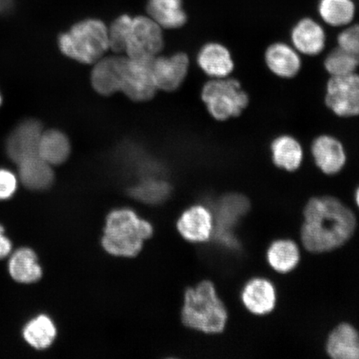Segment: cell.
Here are the masks:
<instances>
[{"label":"cell","instance_id":"cell-1","mask_svg":"<svg viewBox=\"0 0 359 359\" xmlns=\"http://www.w3.org/2000/svg\"><path fill=\"white\" fill-rule=\"evenodd\" d=\"M300 239L312 253L339 248L352 237L357 226L355 215L333 196L313 197L304 210Z\"/></svg>","mask_w":359,"mask_h":359},{"label":"cell","instance_id":"cell-2","mask_svg":"<svg viewBox=\"0 0 359 359\" xmlns=\"http://www.w3.org/2000/svg\"><path fill=\"white\" fill-rule=\"evenodd\" d=\"M152 234L151 224L133 210H115L107 215L102 245L115 257H134L140 253L143 242Z\"/></svg>","mask_w":359,"mask_h":359},{"label":"cell","instance_id":"cell-3","mask_svg":"<svg viewBox=\"0 0 359 359\" xmlns=\"http://www.w3.org/2000/svg\"><path fill=\"white\" fill-rule=\"evenodd\" d=\"M184 325L205 334H219L226 327L228 313L212 282L202 281L188 290L182 313Z\"/></svg>","mask_w":359,"mask_h":359},{"label":"cell","instance_id":"cell-4","mask_svg":"<svg viewBox=\"0 0 359 359\" xmlns=\"http://www.w3.org/2000/svg\"><path fill=\"white\" fill-rule=\"evenodd\" d=\"M64 55L83 64H95L109 48V28L100 20L88 19L75 24L58 39Z\"/></svg>","mask_w":359,"mask_h":359},{"label":"cell","instance_id":"cell-5","mask_svg":"<svg viewBox=\"0 0 359 359\" xmlns=\"http://www.w3.org/2000/svg\"><path fill=\"white\" fill-rule=\"evenodd\" d=\"M209 114L218 121L239 116L248 107L249 94L236 79H212L205 84L201 93Z\"/></svg>","mask_w":359,"mask_h":359},{"label":"cell","instance_id":"cell-6","mask_svg":"<svg viewBox=\"0 0 359 359\" xmlns=\"http://www.w3.org/2000/svg\"><path fill=\"white\" fill-rule=\"evenodd\" d=\"M163 28L148 16L130 17L125 53L137 60H152L163 49Z\"/></svg>","mask_w":359,"mask_h":359},{"label":"cell","instance_id":"cell-7","mask_svg":"<svg viewBox=\"0 0 359 359\" xmlns=\"http://www.w3.org/2000/svg\"><path fill=\"white\" fill-rule=\"evenodd\" d=\"M325 104L339 118L359 116V74L330 77L325 91Z\"/></svg>","mask_w":359,"mask_h":359},{"label":"cell","instance_id":"cell-8","mask_svg":"<svg viewBox=\"0 0 359 359\" xmlns=\"http://www.w3.org/2000/svg\"><path fill=\"white\" fill-rule=\"evenodd\" d=\"M152 60L124 57L121 91L130 100L144 102L155 95L157 88L152 74Z\"/></svg>","mask_w":359,"mask_h":359},{"label":"cell","instance_id":"cell-9","mask_svg":"<svg viewBox=\"0 0 359 359\" xmlns=\"http://www.w3.org/2000/svg\"><path fill=\"white\" fill-rule=\"evenodd\" d=\"M291 45L300 55L317 56L325 50L327 33L321 22L312 16L299 18L290 31Z\"/></svg>","mask_w":359,"mask_h":359},{"label":"cell","instance_id":"cell-10","mask_svg":"<svg viewBox=\"0 0 359 359\" xmlns=\"http://www.w3.org/2000/svg\"><path fill=\"white\" fill-rule=\"evenodd\" d=\"M311 149L316 167L329 176L339 173L346 165V149L342 142L332 135L322 134L314 138Z\"/></svg>","mask_w":359,"mask_h":359},{"label":"cell","instance_id":"cell-11","mask_svg":"<svg viewBox=\"0 0 359 359\" xmlns=\"http://www.w3.org/2000/svg\"><path fill=\"white\" fill-rule=\"evenodd\" d=\"M43 133L38 121L27 120L13 130L7 140L8 157L17 165L31 156L39 155V145Z\"/></svg>","mask_w":359,"mask_h":359},{"label":"cell","instance_id":"cell-12","mask_svg":"<svg viewBox=\"0 0 359 359\" xmlns=\"http://www.w3.org/2000/svg\"><path fill=\"white\" fill-rule=\"evenodd\" d=\"M188 67L189 60L185 53L154 57L151 62V69L156 88L167 92L175 91L185 80Z\"/></svg>","mask_w":359,"mask_h":359},{"label":"cell","instance_id":"cell-13","mask_svg":"<svg viewBox=\"0 0 359 359\" xmlns=\"http://www.w3.org/2000/svg\"><path fill=\"white\" fill-rule=\"evenodd\" d=\"M264 58L268 69L278 78L291 79L302 70L300 53L291 44L285 42L269 44Z\"/></svg>","mask_w":359,"mask_h":359},{"label":"cell","instance_id":"cell-14","mask_svg":"<svg viewBox=\"0 0 359 359\" xmlns=\"http://www.w3.org/2000/svg\"><path fill=\"white\" fill-rule=\"evenodd\" d=\"M214 217L208 208L194 205L178 219L177 229L184 239L193 243L208 241L214 233Z\"/></svg>","mask_w":359,"mask_h":359},{"label":"cell","instance_id":"cell-15","mask_svg":"<svg viewBox=\"0 0 359 359\" xmlns=\"http://www.w3.org/2000/svg\"><path fill=\"white\" fill-rule=\"evenodd\" d=\"M276 290L271 281L257 277L246 283L241 291V302L255 316H266L276 307Z\"/></svg>","mask_w":359,"mask_h":359},{"label":"cell","instance_id":"cell-16","mask_svg":"<svg viewBox=\"0 0 359 359\" xmlns=\"http://www.w3.org/2000/svg\"><path fill=\"white\" fill-rule=\"evenodd\" d=\"M124 57L101 58L95 62L92 72V84L95 91L110 96L121 91Z\"/></svg>","mask_w":359,"mask_h":359},{"label":"cell","instance_id":"cell-17","mask_svg":"<svg viewBox=\"0 0 359 359\" xmlns=\"http://www.w3.org/2000/svg\"><path fill=\"white\" fill-rule=\"evenodd\" d=\"M201 69L212 79L227 78L235 69L230 50L218 43L205 44L197 57Z\"/></svg>","mask_w":359,"mask_h":359},{"label":"cell","instance_id":"cell-18","mask_svg":"<svg viewBox=\"0 0 359 359\" xmlns=\"http://www.w3.org/2000/svg\"><path fill=\"white\" fill-rule=\"evenodd\" d=\"M326 352L334 359H359V332L355 327L342 323L327 336Z\"/></svg>","mask_w":359,"mask_h":359},{"label":"cell","instance_id":"cell-19","mask_svg":"<svg viewBox=\"0 0 359 359\" xmlns=\"http://www.w3.org/2000/svg\"><path fill=\"white\" fill-rule=\"evenodd\" d=\"M271 159L276 168L294 172L303 163L304 149L297 138L283 134L273 139L269 146Z\"/></svg>","mask_w":359,"mask_h":359},{"label":"cell","instance_id":"cell-20","mask_svg":"<svg viewBox=\"0 0 359 359\" xmlns=\"http://www.w3.org/2000/svg\"><path fill=\"white\" fill-rule=\"evenodd\" d=\"M316 11L325 25L342 29L355 20L358 4L356 0H318Z\"/></svg>","mask_w":359,"mask_h":359},{"label":"cell","instance_id":"cell-21","mask_svg":"<svg viewBox=\"0 0 359 359\" xmlns=\"http://www.w3.org/2000/svg\"><path fill=\"white\" fill-rule=\"evenodd\" d=\"M18 167L22 185L29 190H46L52 186L55 180L52 165L39 155L21 161Z\"/></svg>","mask_w":359,"mask_h":359},{"label":"cell","instance_id":"cell-22","mask_svg":"<svg viewBox=\"0 0 359 359\" xmlns=\"http://www.w3.org/2000/svg\"><path fill=\"white\" fill-rule=\"evenodd\" d=\"M248 206V201L239 194L227 195L219 201L217 208V236L223 243H232L229 230L246 212Z\"/></svg>","mask_w":359,"mask_h":359},{"label":"cell","instance_id":"cell-23","mask_svg":"<svg viewBox=\"0 0 359 359\" xmlns=\"http://www.w3.org/2000/svg\"><path fill=\"white\" fill-rule=\"evenodd\" d=\"M147 12L163 29L181 28L187 20L182 0H148Z\"/></svg>","mask_w":359,"mask_h":359},{"label":"cell","instance_id":"cell-24","mask_svg":"<svg viewBox=\"0 0 359 359\" xmlns=\"http://www.w3.org/2000/svg\"><path fill=\"white\" fill-rule=\"evenodd\" d=\"M8 271L13 280L21 284H33L41 279L43 273L37 255L29 248H21L12 255Z\"/></svg>","mask_w":359,"mask_h":359},{"label":"cell","instance_id":"cell-25","mask_svg":"<svg viewBox=\"0 0 359 359\" xmlns=\"http://www.w3.org/2000/svg\"><path fill=\"white\" fill-rule=\"evenodd\" d=\"M266 259L269 266L279 273H289L297 267L300 260L299 246L294 241L280 239L269 246Z\"/></svg>","mask_w":359,"mask_h":359},{"label":"cell","instance_id":"cell-26","mask_svg":"<svg viewBox=\"0 0 359 359\" xmlns=\"http://www.w3.org/2000/svg\"><path fill=\"white\" fill-rule=\"evenodd\" d=\"M70 143L65 135L57 130L42 133L38 154L51 165L64 163L70 154Z\"/></svg>","mask_w":359,"mask_h":359},{"label":"cell","instance_id":"cell-27","mask_svg":"<svg viewBox=\"0 0 359 359\" xmlns=\"http://www.w3.org/2000/svg\"><path fill=\"white\" fill-rule=\"evenodd\" d=\"M22 335L30 346L43 350L51 346L56 338L57 330L51 318L41 314L25 325Z\"/></svg>","mask_w":359,"mask_h":359},{"label":"cell","instance_id":"cell-28","mask_svg":"<svg viewBox=\"0 0 359 359\" xmlns=\"http://www.w3.org/2000/svg\"><path fill=\"white\" fill-rule=\"evenodd\" d=\"M170 192L168 183L155 177H147L130 190L135 199L144 203L156 205L167 200Z\"/></svg>","mask_w":359,"mask_h":359},{"label":"cell","instance_id":"cell-29","mask_svg":"<svg viewBox=\"0 0 359 359\" xmlns=\"http://www.w3.org/2000/svg\"><path fill=\"white\" fill-rule=\"evenodd\" d=\"M324 67L330 77L355 73L359 67V58L337 46L327 53Z\"/></svg>","mask_w":359,"mask_h":359},{"label":"cell","instance_id":"cell-30","mask_svg":"<svg viewBox=\"0 0 359 359\" xmlns=\"http://www.w3.org/2000/svg\"><path fill=\"white\" fill-rule=\"evenodd\" d=\"M337 46L359 58V22H352L341 29L336 38Z\"/></svg>","mask_w":359,"mask_h":359},{"label":"cell","instance_id":"cell-31","mask_svg":"<svg viewBox=\"0 0 359 359\" xmlns=\"http://www.w3.org/2000/svg\"><path fill=\"white\" fill-rule=\"evenodd\" d=\"M17 179L15 174L6 169H0V200H8L15 194Z\"/></svg>","mask_w":359,"mask_h":359},{"label":"cell","instance_id":"cell-32","mask_svg":"<svg viewBox=\"0 0 359 359\" xmlns=\"http://www.w3.org/2000/svg\"><path fill=\"white\" fill-rule=\"evenodd\" d=\"M11 250V241L4 235V229L0 226V259L7 257Z\"/></svg>","mask_w":359,"mask_h":359},{"label":"cell","instance_id":"cell-33","mask_svg":"<svg viewBox=\"0 0 359 359\" xmlns=\"http://www.w3.org/2000/svg\"><path fill=\"white\" fill-rule=\"evenodd\" d=\"M13 0H0V15L7 13L13 8Z\"/></svg>","mask_w":359,"mask_h":359},{"label":"cell","instance_id":"cell-34","mask_svg":"<svg viewBox=\"0 0 359 359\" xmlns=\"http://www.w3.org/2000/svg\"><path fill=\"white\" fill-rule=\"evenodd\" d=\"M354 199H355L356 205L359 209V186L358 187L355 193H354Z\"/></svg>","mask_w":359,"mask_h":359},{"label":"cell","instance_id":"cell-35","mask_svg":"<svg viewBox=\"0 0 359 359\" xmlns=\"http://www.w3.org/2000/svg\"><path fill=\"white\" fill-rule=\"evenodd\" d=\"M1 102H2V97H1V95H0V105H1Z\"/></svg>","mask_w":359,"mask_h":359},{"label":"cell","instance_id":"cell-36","mask_svg":"<svg viewBox=\"0 0 359 359\" xmlns=\"http://www.w3.org/2000/svg\"><path fill=\"white\" fill-rule=\"evenodd\" d=\"M357 1V4H358V6H359V0H356Z\"/></svg>","mask_w":359,"mask_h":359}]
</instances>
